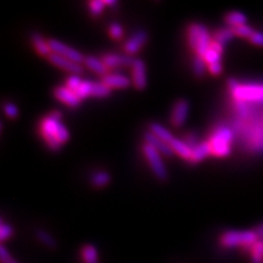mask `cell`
I'll return each mask as SVG.
<instances>
[{"mask_svg": "<svg viewBox=\"0 0 263 263\" xmlns=\"http://www.w3.org/2000/svg\"><path fill=\"white\" fill-rule=\"evenodd\" d=\"M104 6H105L104 0H92V2L89 3L90 12H91V14L97 16L103 11Z\"/></svg>", "mask_w": 263, "mask_h": 263, "instance_id": "obj_32", "label": "cell"}, {"mask_svg": "<svg viewBox=\"0 0 263 263\" xmlns=\"http://www.w3.org/2000/svg\"><path fill=\"white\" fill-rule=\"evenodd\" d=\"M82 84V80L78 75H71L66 80V88H68L71 91L76 92L77 89L80 87Z\"/></svg>", "mask_w": 263, "mask_h": 263, "instance_id": "obj_31", "label": "cell"}, {"mask_svg": "<svg viewBox=\"0 0 263 263\" xmlns=\"http://www.w3.org/2000/svg\"><path fill=\"white\" fill-rule=\"evenodd\" d=\"M110 180H111V177L108 172L99 171L92 176L91 183L96 187H102V186H105L106 184H108L110 182Z\"/></svg>", "mask_w": 263, "mask_h": 263, "instance_id": "obj_26", "label": "cell"}, {"mask_svg": "<svg viewBox=\"0 0 263 263\" xmlns=\"http://www.w3.org/2000/svg\"><path fill=\"white\" fill-rule=\"evenodd\" d=\"M47 59L49 62H51V64L55 65L56 67H59L66 71H69V72L73 73V75H79V73L84 72V67H82L80 64L65 59V57H62L57 54L52 53L47 57Z\"/></svg>", "mask_w": 263, "mask_h": 263, "instance_id": "obj_8", "label": "cell"}, {"mask_svg": "<svg viewBox=\"0 0 263 263\" xmlns=\"http://www.w3.org/2000/svg\"><path fill=\"white\" fill-rule=\"evenodd\" d=\"M133 72V84L137 90H144L147 86V76H146V66L144 61L135 60V63L132 67Z\"/></svg>", "mask_w": 263, "mask_h": 263, "instance_id": "obj_13", "label": "cell"}, {"mask_svg": "<svg viewBox=\"0 0 263 263\" xmlns=\"http://www.w3.org/2000/svg\"><path fill=\"white\" fill-rule=\"evenodd\" d=\"M84 63L86 64V66L89 69H91L92 71L97 72L98 75H101L103 77L108 75L106 72H108L109 68L106 67L102 60L97 59V57H95V56H88V57H85Z\"/></svg>", "mask_w": 263, "mask_h": 263, "instance_id": "obj_18", "label": "cell"}, {"mask_svg": "<svg viewBox=\"0 0 263 263\" xmlns=\"http://www.w3.org/2000/svg\"><path fill=\"white\" fill-rule=\"evenodd\" d=\"M221 70H223V68H221L220 63L209 65V71L212 73V75L217 76V75H219V73H221Z\"/></svg>", "mask_w": 263, "mask_h": 263, "instance_id": "obj_39", "label": "cell"}, {"mask_svg": "<svg viewBox=\"0 0 263 263\" xmlns=\"http://www.w3.org/2000/svg\"><path fill=\"white\" fill-rule=\"evenodd\" d=\"M258 240L257 235L253 230H247V232H236V230H229L224 233L220 237V245L225 248H235V247H247L250 250L252 245Z\"/></svg>", "mask_w": 263, "mask_h": 263, "instance_id": "obj_3", "label": "cell"}, {"mask_svg": "<svg viewBox=\"0 0 263 263\" xmlns=\"http://www.w3.org/2000/svg\"><path fill=\"white\" fill-rule=\"evenodd\" d=\"M93 85H95V82H92V81H89V80L82 81V84L80 85V87L77 89V91H76V95L80 99V100L81 99H86L87 97L92 96Z\"/></svg>", "mask_w": 263, "mask_h": 263, "instance_id": "obj_27", "label": "cell"}, {"mask_svg": "<svg viewBox=\"0 0 263 263\" xmlns=\"http://www.w3.org/2000/svg\"><path fill=\"white\" fill-rule=\"evenodd\" d=\"M104 4L108 5V6H113L117 4V2H114V0H104Z\"/></svg>", "mask_w": 263, "mask_h": 263, "instance_id": "obj_42", "label": "cell"}, {"mask_svg": "<svg viewBox=\"0 0 263 263\" xmlns=\"http://www.w3.org/2000/svg\"><path fill=\"white\" fill-rule=\"evenodd\" d=\"M187 42L195 52V55L204 57L211 48L212 39L206 27L200 23H192L187 28Z\"/></svg>", "mask_w": 263, "mask_h": 263, "instance_id": "obj_2", "label": "cell"}, {"mask_svg": "<svg viewBox=\"0 0 263 263\" xmlns=\"http://www.w3.org/2000/svg\"><path fill=\"white\" fill-rule=\"evenodd\" d=\"M35 237L37 238V240L43 243L44 246H46L47 248L49 249H56L57 248V241L55 240V238L51 235L48 234L47 232H45V230H36L35 233Z\"/></svg>", "mask_w": 263, "mask_h": 263, "instance_id": "obj_23", "label": "cell"}, {"mask_svg": "<svg viewBox=\"0 0 263 263\" xmlns=\"http://www.w3.org/2000/svg\"><path fill=\"white\" fill-rule=\"evenodd\" d=\"M48 45L51 47V51L54 54L60 55L62 57H65V59L70 60L75 63L81 64L84 63L85 57L80 52H78L77 49L72 48L70 46H67L65 43L61 42V41L57 40H48Z\"/></svg>", "mask_w": 263, "mask_h": 263, "instance_id": "obj_7", "label": "cell"}, {"mask_svg": "<svg viewBox=\"0 0 263 263\" xmlns=\"http://www.w3.org/2000/svg\"><path fill=\"white\" fill-rule=\"evenodd\" d=\"M204 61L206 64L211 65V64H215V63H220V54L216 51H214V49L210 48L208 53L204 55Z\"/></svg>", "mask_w": 263, "mask_h": 263, "instance_id": "obj_34", "label": "cell"}, {"mask_svg": "<svg viewBox=\"0 0 263 263\" xmlns=\"http://www.w3.org/2000/svg\"><path fill=\"white\" fill-rule=\"evenodd\" d=\"M251 263L263 262V239H258L250 248Z\"/></svg>", "mask_w": 263, "mask_h": 263, "instance_id": "obj_25", "label": "cell"}, {"mask_svg": "<svg viewBox=\"0 0 263 263\" xmlns=\"http://www.w3.org/2000/svg\"><path fill=\"white\" fill-rule=\"evenodd\" d=\"M225 22L230 26V28H236L246 24L247 16L241 12L232 11L225 15Z\"/></svg>", "mask_w": 263, "mask_h": 263, "instance_id": "obj_21", "label": "cell"}, {"mask_svg": "<svg viewBox=\"0 0 263 263\" xmlns=\"http://www.w3.org/2000/svg\"><path fill=\"white\" fill-rule=\"evenodd\" d=\"M143 154L145 156L148 164H149L152 171L154 172V175L156 176V178L160 181L167 180L168 172L161 159V156H160L161 154L156 151L154 147H152L151 145H148L146 143L143 145Z\"/></svg>", "mask_w": 263, "mask_h": 263, "instance_id": "obj_5", "label": "cell"}, {"mask_svg": "<svg viewBox=\"0 0 263 263\" xmlns=\"http://www.w3.org/2000/svg\"><path fill=\"white\" fill-rule=\"evenodd\" d=\"M234 31L235 36H240V37H247L250 39L252 36V34L254 33L253 29L251 27H249L248 24H243V26H239L236 28H232Z\"/></svg>", "mask_w": 263, "mask_h": 263, "instance_id": "obj_30", "label": "cell"}, {"mask_svg": "<svg viewBox=\"0 0 263 263\" xmlns=\"http://www.w3.org/2000/svg\"><path fill=\"white\" fill-rule=\"evenodd\" d=\"M147 40V33L144 30H138L125 42L124 51L127 53V55H134L137 52H139V49L146 44Z\"/></svg>", "mask_w": 263, "mask_h": 263, "instance_id": "obj_11", "label": "cell"}, {"mask_svg": "<svg viewBox=\"0 0 263 263\" xmlns=\"http://www.w3.org/2000/svg\"><path fill=\"white\" fill-rule=\"evenodd\" d=\"M0 261L2 263H18L10 256L9 251L6 249L4 245L0 246Z\"/></svg>", "mask_w": 263, "mask_h": 263, "instance_id": "obj_37", "label": "cell"}, {"mask_svg": "<svg viewBox=\"0 0 263 263\" xmlns=\"http://www.w3.org/2000/svg\"><path fill=\"white\" fill-rule=\"evenodd\" d=\"M235 36L234 31L232 28H223L217 30L215 33H214V40L215 42L221 44L223 46L226 45L230 40Z\"/></svg>", "mask_w": 263, "mask_h": 263, "instance_id": "obj_22", "label": "cell"}, {"mask_svg": "<svg viewBox=\"0 0 263 263\" xmlns=\"http://www.w3.org/2000/svg\"><path fill=\"white\" fill-rule=\"evenodd\" d=\"M4 111H5V114L7 115V117L10 119H15L19 114L18 108H16L13 103H10V102H8L4 105Z\"/></svg>", "mask_w": 263, "mask_h": 263, "instance_id": "obj_35", "label": "cell"}, {"mask_svg": "<svg viewBox=\"0 0 263 263\" xmlns=\"http://www.w3.org/2000/svg\"><path fill=\"white\" fill-rule=\"evenodd\" d=\"M232 95L237 101L241 102H262L263 101V85H238Z\"/></svg>", "mask_w": 263, "mask_h": 263, "instance_id": "obj_6", "label": "cell"}, {"mask_svg": "<svg viewBox=\"0 0 263 263\" xmlns=\"http://www.w3.org/2000/svg\"><path fill=\"white\" fill-rule=\"evenodd\" d=\"M109 33L111 37L115 40H120L123 36V33L124 32H123V29L119 23H112L109 28Z\"/></svg>", "mask_w": 263, "mask_h": 263, "instance_id": "obj_36", "label": "cell"}, {"mask_svg": "<svg viewBox=\"0 0 263 263\" xmlns=\"http://www.w3.org/2000/svg\"><path fill=\"white\" fill-rule=\"evenodd\" d=\"M111 93V88H109L103 82H95L93 90H92V97L96 98H105Z\"/></svg>", "mask_w": 263, "mask_h": 263, "instance_id": "obj_29", "label": "cell"}, {"mask_svg": "<svg viewBox=\"0 0 263 263\" xmlns=\"http://www.w3.org/2000/svg\"><path fill=\"white\" fill-rule=\"evenodd\" d=\"M170 146L172 148V151H174V153L178 154L180 157H182L185 160L191 159L192 148L189 146L185 142H182L179 138H174V141L170 143Z\"/></svg>", "mask_w": 263, "mask_h": 263, "instance_id": "obj_19", "label": "cell"}, {"mask_svg": "<svg viewBox=\"0 0 263 263\" xmlns=\"http://www.w3.org/2000/svg\"><path fill=\"white\" fill-rule=\"evenodd\" d=\"M233 141V132L228 127H219L211 136L209 143L212 147V155L216 157H226L230 154V143Z\"/></svg>", "mask_w": 263, "mask_h": 263, "instance_id": "obj_4", "label": "cell"}, {"mask_svg": "<svg viewBox=\"0 0 263 263\" xmlns=\"http://www.w3.org/2000/svg\"><path fill=\"white\" fill-rule=\"evenodd\" d=\"M144 139L146 144L151 145L152 147L155 148L156 151L160 153L161 155L166 156V157H172V156H174L175 153L172 151L170 144L161 141V139H159L158 137H156L152 132H146L144 134Z\"/></svg>", "mask_w": 263, "mask_h": 263, "instance_id": "obj_12", "label": "cell"}, {"mask_svg": "<svg viewBox=\"0 0 263 263\" xmlns=\"http://www.w3.org/2000/svg\"><path fill=\"white\" fill-rule=\"evenodd\" d=\"M253 232H254V234L257 235L258 239H263V224H261L258 227H256V229H254Z\"/></svg>", "mask_w": 263, "mask_h": 263, "instance_id": "obj_41", "label": "cell"}, {"mask_svg": "<svg viewBox=\"0 0 263 263\" xmlns=\"http://www.w3.org/2000/svg\"><path fill=\"white\" fill-rule=\"evenodd\" d=\"M250 42L254 45L262 46L263 47V33L261 32H254L252 36L249 39Z\"/></svg>", "mask_w": 263, "mask_h": 263, "instance_id": "obj_38", "label": "cell"}, {"mask_svg": "<svg viewBox=\"0 0 263 263\" xmlns=\"http://www.w3.org/2000/svg\"><path fill=\"white\" fill-rule=\"evenodd\" d=\"M211 48L214 49V51L218 52L219 54H221V53H223V51H224V46L221 45V44H219V43H217V42H215V41H212Z\"/></svg>", "mask_w": 263, "mask_h": 263, "instance_id": "obj_40", "label": "cell"}, {"mask_svg": "<svg viewBox=\"0 0 263 263\" xmlns=\"http://www.w3.org/2000/svg\"><path fill=\"white\" fill-rule=\"evenodd\" d=\"M13 228L9 224H5L2 220V225H0V240L3 242L12 236Z\"/></svg>", "mask_w": 263, "mask_h": 263, "instance_id": "obj_33", "label": "cell"}, {"mask_svg": "<svg viewBox=\"0 0 263 263\" xmlns=\"http://www.w3.org/2000/svg\"><path fill=\"white\" fill-rule=\"evenodd\" d=\"M31 41H32V44L36 49L39 55L48 57L52 54L51 47H49V45H48V41H45L42 36L39 34V33H33L31 36Z\"/></svg>", "mask_w": 263, "mask_h": 263, "instance_id": "obj_17", "label": "cell"}, {"mask_svg": "<svg viewBox=\"0 0 263 263\" xmlns=\"http://www.w3.org/2000/svg\"><path fill=\"white\" fill-rule=\"evenodd\" d=\"M54 96L57 100L71 106V108H77L80 103V99L77 97L76 92L66 87H56L54 89Z\"/></svg>", "mask_w": 263, "mask_h": 263, "instance_id": "obj_14", "label": "cell"}, {"mask_svg": "<svg viewBox=\"0 0 263 263\" xmlns=\"http://www.w3.org/2000/svg\"><path fill=\"white\" fill-rule=\"evenodd\" d=\"M212 154V147L209 142H203L197 144L194 148H192L191 155V162H200L205 159Z\"/></svg>", "mask_w": 263, "mask_h": 263, "instance_id": "obj_16", "label": "cell"}, {"mask_svg": "<svg viewBox=\"0 0 263 263\" xmlns=\"http://www.w3.org/2000/svg\"><path fill=\"white\" fill-rule=\"evenodd\" d=\"M102 61L106 67L120 68V67H133L135 60L130 55L120 54H106L102 57Z\"/></svg>", "mask_w": 263, "mask_h": 263, "instance_id": "obj_10", "label": "cell"}, {"mask_svg": "<svg viewBox=\"0 0 263 263\" xmlns=\"http://www.w3.org/2000/svg\"><path fill=\"white\" fill-rule=\"evenodd\" d=\"M149 128H151L152 133L156 137H158L159 139H161V141L166 142L168 144H170L172 141H174L175 137L172 136L170 132L167 128H164L163 126H161L160 124H158V123H152Z\"/></svg>", "mask_w": 263, "mask_h": 263, "instance_id": "obj_20", "label": "cell"}, {"mask_svg": "<svg viewBox=\"0 0 263 263\" xmlns=\"http://www.w3.org/2000/svg\"><path fill=\"white\" fill-rule=\"evenodd\" d=\"M102 82L109 88H118V89H125L129 87L130 80L125 75L122 73H110L102 77Z\"/></svg>", "mask_w": 263, "mask_h": 263, "instance_id": "obj_15", "label": "cell"}, {"mask_svg": "<svg viewBox=\"0 0 263 263\" xmlns=\"http://www.w3.org/2000/svg\"><path fill=\"white\" fill-rule=\"evenodd\" d=\"M61 120L62 113L53 111L41 121L40 124V133L52 151H59L69 139V132L62 124Z\"/></svg>", "mask_w": 263, "mask_h": 263, "instance_id": "obj_1", "label": "cell"}, {"mask_svg": "<svg viewBox=\"0 0 263 263\" xmlns=\"http://www.w3.org/2000/svg\"><path fill=\"white\" fill-rule=\"evenodd\" d=\"M205 61L203 57L199 56V55H195L194 59H193V72L194 75L197 77V78H201L204 76L205 73Z\"/></svg>", "mask_w": 263, "mask_h": 263, "instance_id": "obj_28", "label": "cell"}, {"mask_svg": "<svg viewBox=\"0 0 263 263\" xmlns=\"http://www.w3.org/2000/svg\"><path fill=\"white\" fill-rule=\"evenodd\" d=\"M189 114V102L184 99H180L178 100L174 108H172V112H171V117H170V121L171 124L174 125L175 127H180L184 124V122L186 121Z\"/></svg>", "mask_w": 263, "mask_h": 263, "instance_id": "obj_9", "label": "cell"}, {"mask_svg": "<svg viewBox=\"0 0 263 263\" xmlns=\"http://www.w3.org/2000/svg\"><path fill=\"white\" fill-rule=\"evenodd\" d=\"M81 256L85 263H99L98 251L92 245H86L81 249Z\"/></svg>", "mask_w": 263, "mask_h": 263, "instance_id": "obj_24", "label": "cell"}]
</instances>
